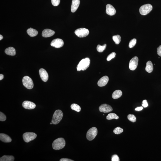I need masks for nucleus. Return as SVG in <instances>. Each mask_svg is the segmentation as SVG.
<instances>
[{"mask_svg":"<svg viewBox=\"0 0 161 161\" xmlns=\"http://www.w3.org/2000/svg\"><path fill=\"white\" fill-rule=\"evenodd\" d=\"M113 39L115 44L117 45L119 44L121 41V37L120 36L118 35L114 36H113Z\"/></svg>","mask_w":161,"mask_h":161,"instance_id":"a878e982","label":"nucleus"},{"mask_svg":"<svg viewBox=\"0 0 161 161\" xmlns=\"http://www.w3.org/2000/svg\"><path fill=\"white\" fill-rule=\"evenodd\" d=\"M111 161H119L120 159L118 155H114L112 156Z\"/></svg>","mask_w":161,"mask_h":161,"instance_id":"72a5a7b5","label":"nucleus"},{"mask_svg":"<svg viewBox=\"0 0 161 161\" xmlns=\"http://www.w3.org/2000/svg\"><path fill=\"white\" fill-rule=\"evenodd\" d=\"M4 52L5 54L7 55L12 56H15L16 54L15 49L12 47H9L6 49Z\"/></svg>","mask_w":161,"mask_h":161,"instance_id":"6ab92c4d","label":"nucleus"},{"mask_svg":"<svg viewBox=\"0 0 161 161\" xmlns=\"http://www.w3.org/2000/svg\"><path fill=\"white\" fill-rule=\"evenodd\" d=\"M98 133V130L95 127H92L86 133V139L89 141H91L95 137Z\"/></svg>","mask_w":161,"mask_h":161,"instance_id":"20e7f679","label":"nucleus"},{"mask_svg":"<svg viewBox=\"0 0 161 161\" xmlns=\"http://www.w3.org/2000/svg\"><path fill=\"white\" fill-rule=\"evenodd\" d=\"M142 105L144 107H147L148 106V103L147 100H145L143 101Z\"/></svg>","mask_w":161,"mask_h":161,"instance_id":"f704fd0d","label":"nucleus"},{"mask_svg":"<svg viewBox=\"0 0 161 161\" xmlns=\"http://www.w3.org/2000/svg\"><path fill=\"white\" fill-rule=\"evenodd\" d=\"M107 45L105 44L103 46H101V45H98L97 47V50L99 52H102L104 50H105Z\"/></svg>","mask_w":161,"mask_h":161,"instance_id":"bb28decb","label":"nucleus"},{"mask_svg":"<svg viewBox=\"0 0 161 161\" xmlns=\"http://www.w3.org/2000/svg\"><path fill=\"white\" fill-rule=\"evenodd\" d=\"M64 45V42L62 39H54L51 42V46L56 48H60L62 47Z\"/></svg>","mask_w":161,"mask_h":161,"instance_id":"9d476101","label":"nucleus"},{"mask_svg":"<svg viewBox=\"0 0 161 161\" xmlns=\"http://www.w3.org/2000/svg\"><path fill=\"white\" fill-rule=\"evenodd\" d=\"M22 106L24 108L28 110H32L36 107V104L32 102L26 101L22 103Z\"/></svg>","mask_w":161,"mask_h":161,"instance_id":"f8f14e48","label":"nucleus"},{"mask_svg":"<svg viewBox=\"0 0 161 161\" xmlns=\"http://www.w3.org/2000/svg\"><path fill=\"white\" fill-rule=\"evenodd\" d=\"M75 33L78 37L83 38L87 36L89 34V31L87 29L81 28L76 30Z\"/></svg>","mask_w":161,"mask_h":161,"instance_id":"6e6552de","label":"nucleus"},{"mask_svg":"<svg viewBox=\"0 0 161 161\" xmlns=\"http://www.w3.org/2000/svg\"><path fill=\"white\" fill-rule=\"evenodd\" d=\"M139 59L137 57H135L130 60L129 67L131 70L134 71L137 68Z\"/></svg>","mask_w":161,"mask_h":161,"instance_id":"1a4fd4ad","label":"nucleus"},{"mask_svg":"<svg viewBox=\"0 0 161 161\" xmlns=\"http://www.w3.org/2000/svg\"><path fill=\"white\" fill-rule=\"evenodd\" d=\"M115 56H116V54L115 52L111 53V54L108 56L107 59V61H110L112 59L114 58Z\"/></svg>","mask_w":161,"mask_h":161,"instance_id":"7c9ffc66","label":"nucleus"},{"mask_svg":"<svg viewBox=\"0 0 161 161\" xmlns=\"http://www.w3.org/2000/svg\"><path fill=\"white\" fill-rule=\"evenodd\" d=\"M143 109V107H141L136 108V109H135V110L138 111H139L142 110Z\"/></svg>","mask_w":161,"mask_h":161,"instance_id":"4c0bfd02","label":"nucleus"},{"mask_svg":"<svg viewBox=\"0 0 161 161\" xmlns=\"http://www.w3.org/2000/svg\"><path fill=\"white\" fill-rule=\"evenodd\" d=\"M23 84L25 87L28 89H32L33 87V83L31 79L28 76L23 77L22 80Z\"/></svg>","mask_w":161,"mask_h":161,"instance_id":"39448f33","label":"nucleus"},{"mask_svg":"<svg viewBox=\"0 0 161 161\" xmlns=\"http://www.w3.org/2000/svg\"><path fill=\"white\" fill-rule=\"evenodd\" d=\"M123 131V130L120 127H118L114 129L113 133L116 134H119L122 133Z\"/></svg>","mask_w":161,"mask_h":161,"instance_id":"cd10ccee","label":"nucleus"},{"mask_svg":"<svg viewBox=\"0 0 161 161\" xmlns=\"http://www.w3.org/2000/svg\"><path fill=\"white\" fill-rule=\"evenodd\" d=\"M52 3L54 6H57L60 4V0H51Z\"/></svg>","mask_w":161,"mask_h":161,"instance_id":"473e14b6","label":"nucleus"},{"mask_svg":"<svg viewBox=\"0 0 161 161\" xmlns=\"http://www.w3.org/2000/svg\"><path fill=\"white\" fill-rule=\"evenodd\" d=\"M4 78V75L2 74H0V80H2Z\"/></svg>","mask_w":161,"mask_h":161,"instance_id":"58836bf2","label":"nucleus"},{"mask_svg":"<svg viewBox=\"0 0 161 161\" xmlns=\"http://www.w3.org/2000/svg\"><path fill=\"white\" fill-rule=\"evenodd\" d=\"M90 64V60L89 58H86L82 59L80 61L77 65V70L78 71L85 70L89 67Z\"/></svg>","mask_w":161,"mask_h":161,"instance_id":"f03ea898","label":"nucleus"},{"mask_svg":"<svg viewBox=\"0 0 161 161\" xmlns=\"http://www.w3.org/2000/svg\"><path fill=\"white\" fill-rule=\"evenodd\" d=\"M60 161H74V160H71L70 159L66 158L62 159L60 160Z\"/></svg>","mask_w":161,"mask_h":161,"instance_id":"e433bc0d","label":"nucleus"},{"mask_svg":"<svg viewBox=\"0 0 161 161\" xmlns=\"http://www.w3.org/2000/svg\"><path fill=\"white\" fill-rule=\"evenodd\" d=\"M106 13L109 15H114L116 13V10L111 4H107L106 5Z\"/></svg>","mask_w":161,"mask_h":161,"instance_id":"4468645a","label":"nucleus"},{"mask_svg":"<svg viewBox=\"0 0 161 161\" xmlns=\"http://www.w3.org/2000/svg\"><path fill=\"white\" fill-rule=\"evenodd\" d=\"M157 53L161 57V45L157 48Z\"/></svg>","mask_w":161,"mask_h":161,"instance_id":"c9c22d12","label":"nucleus"},{"mask_svg":"<svg viewBox=\"0 0 161 161\" xmlns=\"http://www.w3.org/2000/svg\"><path fill=\"white\" fill-rule=\"evenodd\" d=\"M66 143L65 139L63 138H59L53 142L52 144L53 148L55 150H59L64 148Z\"/></svg>","mask_w":161,"mask_h":161,"instance_id":"f257e3e1","label":"nucleus"},{"mask_svg":"<svg viewBox=\"0 0 161 161\" xmlns=\"http://www.w3.org/2000/svg\"><path fill=\"white\" fill-rule=\"evenodd\" d=\"M109 80L108 77L107 76H104L102 77L98 80V85L100 87L105 86L108 82Z\"/></svg>","mask_w":161,"mask_h":161,"instance_id":"2eb2a0df","label":"nucleus"},{"mask_svg":"<svg viewBox=\"0 0 161 161\" xmlns=\"http://www.w3.org/2000/svg\"><path fill=\"white\" fill-rule=\"evenodd\" d=\"M27 33L31 37L37 36L38 34V32L37 30L31 28H29L27 30Z\"/></svg>","mask_w":161,"mask_h":161,"instance_id":"aec40b11","label":"nucleus"},{"mask_svg":"<svg viewBox=\"0 0 161 161\" xmlns=\"http://www.w3.org/2000/svg\"><path fill=\"white\" fill-rule=\"evenodd\" d=\"M71 107L72 110L77 112H80L81 110V108L80 106L77 104H71Z\"/></svg>","mask_w":161,"mask_h":161,"instance_id":"393cba45","label":"nucleus"},{"mask_svg":"<svg viewBox=\"0 0 161 161\" xmlns=\"http://www.w3.org/2000/svg\"><path fill=\"white\" fill-rule=\"evenodd\" d=\"M153 69V65L151 61H148L146 63L145 70L147 72L151 73L152 72Z\"/></svg>","mask_w":161,"mask_h":161,"instance_id":"412c9836","label":"nucleus"},{"mask_svg":"<svg viewBox=\"0 0 161 161\" xmlns=\"http://www.w3.org/2000/svg\"><path fill=\"white\" fill-rule=\"evenodd\" d=\"M55 32L53 30L50 29H45L42 31V36L44 37H49L54 35Z\"/></svg>","mask_w":161,"mask_h":161,"instance_id":"dca6fc26","label":"nucleus"},{"mask_svg":"<svg viewBox=\"0 0 161 161\" xmlns=\"http://www.w3.org/2000/svg\"><path fill=\"white\" fill-rule=\"evenodd\" d=\"M136 43V39H133L130 41V43L129 44V47L131 48L133 47Z\"/></svg>","mask_w":161,"mask_h":161,"instance_id":"c756f323","label":"nucleus"},{"mask_svg":"<svg viewBox=\"0 0 161 161\" xmlns=\"http://www.w3.org/2000/svg\"><path fill=\"white\" fill-rule=\"evenodd\" d=\"M0 140L4 143H10L11 142L12 139L9 136L3 133L0 134Z\"/></svg>","mask_w":161,"mask_h":161,"instance_id":"a211bd4d","label":"nucleus"},{"mask_svg":"<svg viewBox=\"0 0 161 161\" xmlns=\"http://www.w3.org/2000/svg\"><path fill=\"white\" fill-rule=\"evenodd\" d=\"M100 112L104 113H108L113 111V109L110 105L107 104L101 105L99 108Z\"/></svg>","mask_w":161,"mask_h":161,"instance_id":"9b49d317","label":"nucleus"},{"mask_svg":"<svg viewBox=\"0 0 161 161\" xmlns=\"http://www.w3.org/2000/svg\"><path fill=\"white\" fill-rule=\"evenodd\" d=\"M39 74L42 80L43 81L46 82L48 79V75L45 70L43 68H41L39 70Z\"/></svg>","mask_w":161,"mask_h":161,"instance_id":"ddd939ff","label":"nucleus"},{"mask_svg":"<svg viewBox=\"0 0 161 161\" xmlns=\"http://www.w3.org/2000/svg\"><path fill=\"white\" fill-rule=\"evenodd\" d=\"M118 118H119V117L116 114L114 113L109 114L106 117V119L108 120H111L113 119H118Z\"/></svg>","mask_w":161,"mask_h":161,"instance_id":"b1692460","label":"nucleus"},{"mask_svg":"<svg viewBox=\"0 0 161 161\" xmlns=\"http://www.w3.org/2000/svg\"><path fill=\"white\" fill-rule=\"evenodd\" d=\"M50 124H52V122H51V123H50Z\"/></svg>","mask_w":161,"mask_h":161,"instance_id":"a19ab883","label":"nucleus"},{"mask_svg":"<svg viewBox=\"0 0 161 161\" xmlns=\"http://www.w3.org/2000/svg\"><path fill=\"white\" fill-rule=\"evenodd\" d=\"M6 119L5 115L2 112H0V121H5Z\"/></svg>","mask_w":161,"mask_h":161,"instance_id":"2f4dec72","label":"nucleus"},{"mask_svg":"<svg viewBox=\"0 0 161 161\" xmlns=\"http://www.w3.org/2000/svg\"><path fill=\"white\" fill-rule=\"evenodd\" d=\"M3 38V36L1 35H0V40H1Z\"/></svg>","mask_w":161,"mask_h":161,"instance_id":"ea45409f","label":"nucleus"},{"mask_svg":"<svg viewBox=\"0 0 161 161\" xmlns=\"http://www.w3.org/2000/svg\"><path fill=\"white\" fill-rule=\"evenodd\" d=\"M80 3V0H73L71 7V11L75 12L78 8Z\"/></svg>","mask_w":161,"mask_h":161,"instance_id":"f3484780","label":"nucleus"},{"mask_svg":"<svg viewBox=\"0 0 161 161\" xmlns=\"http://www.w3.org/2000/svg\"><path fill=\"white\" fill-rule=\"evenodd\" d=\"M37 137L36 134L32 132H27L23 135V138L25 142L28 143L34 140Z\"/></svg>","mask_w":161,"mask_h":161,"instance_id":"0eeeda50","label":"nucleus"},{"mask_svg":"<svg viewBox=\"0 0 161 161\" xmlns=\"http://www.w3.org/2000/svg\"><path fill=\"white\" fill-rule=\"evenodd\" d=\"M127 118L129 121L132 122H136V116L134 115L129 114L127 116Z\"/></svg>","mask_w":161,"mask_h":161,"instance_id":"c85d7f7f","label":"nucleus"},{"mask_svg":"<svg viewBox=\"0 0 161 161\" xmlns=\"http://www.w3.org/2000/svg\"><path fill=\"white\" fill-rule=\"evenodd\" d=\"M153 6L151 4H144L139 9V12L143 15H146L149 13L153 9Z\"/></svg>","mask_w":161,"mask_h":161,"instance_id":"423d86ee","label":"nucleus"},{"mask_svg":"<svg viewBox=\"0 0 161 161\" xmlns=\"http://www.w3.org/2000/svg\"><path fill=\"white\" fill-rule=\"evenodd\" d=\"M122 92L120 90H117L114 91L112 95V97L114 99H117L120 98L122 95Z\"/></svg>","mask_w":161,"mask_h":161,"instance_id":"4be33fe9","label":"nucleus"},{"mask_svg":"<svg viewBox=\"0 0 161 161\" xmlns=\"http://www.w3.org/2000/svg\"><path fill=\"white\" fill-rule=\"evenodd\" d=\"M14 158L11 156H4L0 158V161H13Z\"/></svg>","mask_w":161,"mask_h":161,"instance_id":"5701e85b","label":"nucleus"},{"mask_svg":"<svg viewBox=\"0 0 161 161\" xmlns=\"http://www.w3.org/2000/svg\"><path fill=\"white\" fill-rule=\"evenodd\" d=\"M63 112L60 110H57L55 112L53 115L51 122L53 124H58L61 121L63 118Z\"/></svg>","mask_w":161,"mask_h":161,"instance_id":"7ed1b4c3","label":"nucleus"}]
</instances>
